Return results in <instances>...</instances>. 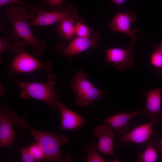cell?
Wrapping results in <instances>:
<instances>
[{
  "instance_id": "7402d4cb",
  "label": "cell",
  "mask_w": 162,
  "mask_h": 162,
  "mask_svg": "<svg viewBox=\"0 0 162 162\" xmlns=\"http://www.w3.org/2000/svg\"><path fill=\"white\" fill-rule=\"evenodd\" d=\"M28 147L29 151L37 162L43 161L44 158V153L40 146L36 142Z\"/></svg>"
},
{
  "instance_id": "8fae6325",
  "label": "cell",
  "mask_w": 162,
  "mask_h": 162,
  "mask_svg": "<svg viewBox=\"0 0 162 162\" xmlns=\"http://www.w3.org/2000/svg\"><path fill=\"white\" fill-rule=\"evenodd\" d=\"M134 46L132 44L125 49L113 48L105 49L106 62L112 63L115 67L121 71L130 68L134 62Z\"/></svg>"
},
{
  "instance_id": "7c38bea8",
  "label": "cell",
  "mask_w": 162,
  "mask_h": 162,
  "mask_svg": "<svg viewBox=\"0 0 162 162\" xmlns=\"http://www.w3.org/2000/svg\"><path fill=\"white\" fill-rule=\"evenodd\" d=\"M98 139L97 148L100 153L114 156V133L113 128L105 123L96 126L94 130Z\"/></svg>"
},
{
  "instance_id": "ffe728a7",
  "label": "cell",
  "mask_w": 162,
  "mask_h": 162,
  "mask_svg": "<svg viewBox=\"0 0 162 162\" xmlns=\"http://www.w3.org/2000/svg\"><path fill=\"white\" fill-rule=\"evenodd\" d=\"M74 29L76 36L81 37H90L94 32L88 25L85 24L83 19L79 17L74 22Z\"/></svg>"
},
{
  "instance_id": "484cf974",
  "label": "cell",
  "mask_w": 162,
  "mask_h": 162,
  "mask_svg": "<svg viewBox=\"0 0 162 162\" xmlns=\"http://www.w3.org/2000/svg\"><path fill=\"white\" fill-rule=\"evenodd\" d=\"M155 147L158 153H162V139L159 141H157Z\"/></svg>"
},
{
  "instance_id": "603a6c76",
  "label": "cell",
  "mask_w": 162,
  "mask_h": 162,
  "mask_svg": "<svg viewBox=\"0 0 162 162\" xmlns=\"http://www.w3.org/2000/svg\"><path fill=\"white\" fill-rule=\"evenodd\" d=\"M19 149L21 155L22 162H37L32 154L29 151L28 147L19 148Z\"/></svg>"
},
{
  "instance_id": "d4e9b609",
  "label": "cell",
  "mask_w": 162,
  "mask_h": 162,
  "mask_svg": "<svg viewBox=\"0 0 162 162\" xmlns=\"http://www.w3.org/2000/svg\"><path fill=\"white\" fill-rule=\"evenodd\" d=\"M64 0H44V2L52 9L56 10L58 9L62 10V4Z\"/></svg>"
},
{
  "instance_id": "cb8c5ba5",
  "label": "cell",
  "mask_w": 162,
  "mask_h": 162,
  "mask_svg": "<svg viewBox=\"0 0 162 162\" xmlns=\"http://www.w3.org/2000/svg\"><path fill=\"white\" fill-rule=\"evenodd\" d=\"M12 46L9 40L5 37L2 38L0 39V53L5 50L11 52Z\"/></svg>"
},
{
  "instance_id": "5b68a950",
  "label": "cell",
  "mask_w": 162,
  "mask_h": 162,
  "mask_svg": "<svg viewBox=\"0 0 162 162\" xmlns=\"http://www.w3.org/2000/svg\"><path fill=\"white\" fill-rule=\"evenodd\" d=\"M88 74L81 70L77 71L73 78L71 88L77 96L76 104L81 107L92 105L94 100H100L107 94L106 91H100L87 80Z\"/></svg>"
},
{
  "instance_id": "ac0fdd59",
  "label": "cell",
  "mask_w": 162,
  "mask_h": 162,
  "mask_svg": "<svg viewBox=\"0 0 162 162\" xmlns=\"http://www.w3.org/2000/svg\"><path fill=\"white\" fill-rule=\"evenodd\" d=\"M9 4H15L27 8L34 14H38L45 10V4L43 1L29 5L22 0H0V6Z\"/></svg>"
},
{
  "instance_id": "44dd1931",
  "label": "cell",
  "mask_w": 162,
  "mask_h": 162,
  "mask_svg": "<svg viewBox=\"0 0 162 162\" xmlns=\"http://www.w3.org/2000/svg\"><path fill=\"white\" fill-rule=\"evenodd\" d=\"M150 62L151 65L160 74L162 71V54L160 48L155 50L151 55Z\"/></svg>"
},
{
  "instance_id": "8992f818",
  "label": "cell",
  "mask_w": 162,
  "mask_h": 162,
  "mask_svg": "<svg viewBox=\"0 0 162 162\" xmlns=\"http://www.w3.org/2000/svg\"><path fill=\"white\" fill-rule=\"evenodd\" d=\"M19 117L14 110L8 106L0 107V146L10 149L16 136L13 124Z\"/></svg>"
},
{
  "instance_id": "f1b7e54d",
  "label": "cell",
  "mask_w": 162,
  "mask_h": 162,
  "mask_svg": "<svg viewBox=\"0 0 162 162\" xmlns=\"http://www.w3.org/2000/svg\"><path fill=\"white\" fill-rule=\"evenodd\" d=\"M160 49L162 54V41H161V44L160 45ZM160 74H162V71H161Z\"/></svg>"
},
{
  "instance_id": "3957f363",
  "label": "cell",
  "mask_w": 162,
  "mask_h": 162,
  "mask_svg": "<svg viewBox=\"0 0 162 162\" xmlns=\"http://www.w3.org/2000/svg\"><path fill=\"white\" fill-rule=\"evenodd\" d=\"M28 44L24 40L19 41L13 45L11 52L15 53L14 57L12 61L4 66L9 80H13L16 75L20 73L30 72L38 70L48 73L52 69L51 62H41L27 52L26 49Z\"/></svg>"
},
{
  "instance_id": "5bb4252c",
  "label": "cell",
  "mask_w": 162,
  "mask_h": 162,
  "mask_svg": "<svg viewBox=\"0 0 162 162\" xmlns=\"http://www.w3.org/2000/svg\"><path fill=\"white\" fill-rule=\"evenodd\" d=\"M55 103L60 112L61 123L60 129L62 131H75L83 125L84 118L65 106L58 100H56Z\"/></svg>"
},
{
  "instance_id": "83f0119b",
  "label": "cell",
  "mask_w": 162,
  "mask_h": 162,
  "mask_svg": "<svg viewBox=\"0 0 162 162\" xmlns=\"http://www.w3.org/2000/svg\"><path fill=\"white\" fill-rule=\"evenodd\" d=\"M113 2L116 4L118 6H119L122 4L125 0H111Z\"/></svg>"
},
{
  "instance_id": "ba28073f",
  "label": "cell",
  "mask_w": 162,
  "mask_h": 162,
  "mask_svg": "<svg viewBox=\"0 0 162 162\" xmlns=\"http://www.w3.org/2000/svg\"><path fill=\"white\" fill-rule=\"evenodd\" d=\"M78 17V12L75 7L73 4H70L67 8H63L60 11L45 10L39 13L28 23V25L30 27L48 26L58 22L66 18L76 19Z\"/></svg>"
},
{
  "instance_id": "52a82bcc",
  "label": "cell",
  "mask_w": 162,
  "mask_h": 162,
  "mask_svg": "<svg viewBox=\"0 0 162 162\" xmlns=\"http://www.w3.org/2000/svg\"><path fill=\"white\" fill-rule=\"evenodd\" d=\"M101 39L99 33L95 32L88 38L76 36L67 46L63 43L57 45L56 50L59 54L70 58L90 48H100L98 42Z\"/></svg>"
},
{
  "instance_id": "9a60e30c",
  "label": "cell",
  "mask_w": 162,
  "mask_h": 162,
  "mask_svg": "<svg viewBox=\"0 0 162 162\" xmlns=\"http://www.w3.org/2000/svg\"><path fill=\"white\" fill-rule=\"evenodd\" d=\"M143 113L142 110L138 109L132 112H122L101 120L108 124L113 129L123 135L128 132L130 120Z\"/></svg>"
},
{
  "instance_id": "2e32d148",
  "label": "cell",
  "mask_w": 162,
  "mask_h": 162,
  "mask_svg": "<svg viewBox=\"0 0 162 162\" xmlns=\"http://www.w3.org/2000/svg\"><path fill=\"white\" fill-rule=\"evenodd\" d=\"M77 19L66 18L58 23L56 29L59 35L61 38L68 40L73 38L75 34L74 22Z\"/></svg>"
},
{
  "instance_id": "e0dca14e",
  "label": "cell",
  "mask_w": 162,
  "mask_h": 162,
  "mask_svg": "<svg viewBox=\"0 0 162 162\" xmlns=\"http://www.w3.org/2000/svg\"><path fill=\"white\" fill-rule=\"evenodd\" d=\"M157 141L152 139L146 146L143 152L139 153L137 155L138 162H155L158 159V153L155 147Z\"/></svg>"
},
{
  "instance_id": "6da1fadb",
  "label": "cell",
  "mask_w": 162,
  "mask_h": 162,
  "mask_svg": "<svg viewBox=\"0 0 162 162\" xmlns=\"http://www.w3.org/2000/svg\"><path fill=\"white\" fill-rule=\"evenodd\" d=\"M4 17L10 21L13 28V34L9 40L15 41L19 38L22 39L33 48V55L40 57L47 43L44 40L37 39L30 28L28 21L34 19L32 13L24 7L13 5L6 10Z\"/></svg>"
},
{
  "instance_id": "d6986e66",
  "label": "cell",
  "mask_w": 162,
  "mask_h": 162,
  "mask_svg": "<svg viewBox=\"0 0 162 162\" xmlns=\"http://www.w3.org/2000/svg\"><path fill=\"white\" fill-rule=\"evenodd\" d=\"M97 144L94 142L86 145L83 147L85 152H87L86 156L82 155L81 159L86 162H106L107 161L103 158L96 151Z\"/></svg>"
},
{
  "instance_id": "7a4b0ae2",
  "label": "cell",
  "mask_w": 162,
  "mask_h": 162,
  "mask_svg": "<svg viewBox=\"0 0 162 162\" xmlns=\"http://www.w3.org/2000/svg\"><path fill=\"white\" fill-rule=\"evenodd\" d=\"M20 128L25 127L29 131L36 142L40 146L44 154L43 161L72 162V156L67 153L64 156L61 154L60 148L63 144H67L70 141L64 135L58 136L57 132H48L34 129L28 125L26 118H18L15 123Z\"/></svg>"
},
{
  "instance_id": "4fadbf2b",
  "label": "cell",
  "mask_w": 162,
  "mask_h": 162,
  "mask_svg": "<svg viewBox=\"0 0 162 162\" xmlns=\"http://www.w3.org/2000/svg\"><path fill=\"white\" fill-rule=\"evenodd\" d=\"M152 122L136 127L130 132L122 135L119 139L118 147L125 142L142 144L150 139L154 133Z\"/></svg>"
},
{
  "instance_id": "30bf717a",
  "label": "cell",
  "mask_w": 162,
  "mask_h": 162,
  "mask_svg": "<svg viewBox=\"0 0 162 162\" xmlns=\"http://www.w3.org/2000/svg\"><path fill=\"white\" fill-rule=\"evenodd\" d=\"M162 87L144 91L146 103L143 113L153 123L162 122Z\"/></svg>"
},
{
  "instance_id": "4316f807",
  "label": "cell",
  "mask_w": 162,
  "mask_h": 162,
  "mask_svg": "<svg viewBox=\"0 0 162 162\" xmlns=\"http://www.w3.org/2000/svg\"><path fill=\"white\" fill-rule=\"evenodd\" d=\"M6 88L4 86L3 83L0 81V94L1 96L4 95L6 93Z\"/></svg>"
},
{
  "instance_id": "277c9868",
  "label": "cell",
  "mask_w": 162,
  "mask_h": 162,
  "mask_svg": "<svg viewBox=\"0 0 162 162\" xmlns=\"http://www.w3.org/2000/svg\"><path fill=\"white\" fill-rule=\"evenodd\" d=\"M55 78L53 74L50 73L45 82H27L17 80L15 83L21 88L19 93L21 98H32L42 101L48 104L53 112H56L58 108L55 101L58 100L59 96L55 88Z\"/></svg>"
},
{
  "instance_id": "9c48e42d",
  "label": "cell",
  "mask_w": 162,
  "mask_h": 162,
  "mask_svg": "<svg viewBox=\"0 0 162 162\" xmlns=\"http://www.w3.org/2000/svg\"><path fill=\"white\" fill-rule=\"evenodd\" d=\"M136 20V15L132 10H129L125 13L118 12L109 24L110 28L112 31L126 33L131 38L132 44L138 38L142 37L141 33L136 29H130L131 24Z\"/></svg>"
}]
</instances>
